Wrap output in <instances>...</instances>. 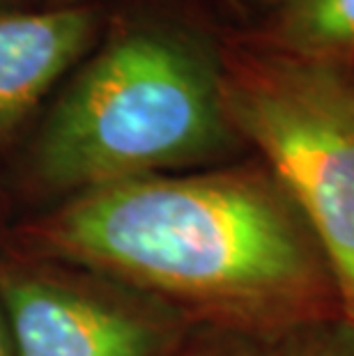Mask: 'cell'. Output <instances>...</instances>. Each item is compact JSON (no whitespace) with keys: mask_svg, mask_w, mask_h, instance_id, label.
Here are the masks:
<instances>
[{"mask_svg":"<svg viewBox=\"0 0 354 356\" xmlns=\"http://www.w3.org/2000/svg\"><path fill=\"white\" fill-rule=\"evenodd\" d=\"M223 106V53L172 21H136L81 67L37 136L35 172L60 191L159 175L237 143Z\"/></svg>","mask_w":354,"mask_h":356,"instance_id":"2","label":"cell"},{"mask_svg":"<svg viewBox=\"0 0 354 356\" xmlns=\"http://www.w3.org/2000/svg\"><path fill=\"white\" fill-rule=\"evenodd\" d=\"M99 12L88 3L0 12V143L92 47Z\"/></svg>","mask_w":354,"mask_h":356,"instance_id":"5","label":"cell"},{"mask_svg":"<svg viewBox=\"0 0 354 356\" xmlns=\"http://www.w3.org/2000/svg\"><path fill=\"white\" fill-rule=\"evenodd\" d=\"M278 356H354V324L341 315L299 327Z\"/></svg>","mask_w":354,"mask_h":356,"instance_id":"7","label":"cell"},{"mask_svg":"<svg viewBox=\"0 0 354 356\" xmlns=\"http://www.w3.org/2000/svg\"><path fill=\"white\" fill-rule=\"evenodd\" d=\"M0 356H14L12 336H10V327H7V317H5L3 304H0Z\"/></svg>","mask_w":354,"mask_h":356,"instance_id":"9","label":"cell"},{"mask_svg":"<svg viewBox=\"0 0 354 356\" xmlns=\"http://www.w3.org/2000/svg\"><path fill=\"white\" fill-rule=\"evenodd\" d=\"M262 3H267V5H269V7H274V5H276V3H278V0H262Z\"/></svg>","mask_w":354,"mask_h":356,"instance_id":"12","label":"cell"},{"mask_svg":"<svg viewBox=\"0 0 354 356\" xmlns=\"http://www.w3.org/2000/svg\"><path fill=\"white\" fill-rule=\"evenodd\" d=\"M258 47L301 58L354 63V0H278Z\"/></svg>","mask_w":354,"mask_h":356,"instance_id":"6","label":"cell"},{"mask_svg":"<svg viewBox=\"0 0 354 356\" xmlns=\"http://www.w3.org/2000/svg\"><path fill=\"white\" fill-rule=\"evenodd\" d=\"M189 356H278L274 347L262 343L258 338H223L216 343H209Z\"/></svg>","mask_w":354,"mask_h":356,"instance_id":"8","label":"cell"},{"mask_svg":"<svg viewBox=\"0 0 354 356\" xmlns=\"http://www.w3.org/2000/svg\"><path fill=\"white\" fill-rule=\"evenodd\" d=\"M14 3V0H0V12H5V10H10V5Z\"/></svg>","mask_w":354,"mask_h":356,"instance_id":"11","label":"cell"},{"mask_svg":"<svg viewBox=\"0 0 354 356\" xmlns=\"http://www.w3.org/2000/svg\"><path fill=\"white\" fill-rule=\"evenodd\" d=\"M88 0H51V7H65V5H83Z\"/></svg>","mask_w":354,"mask_h":356,"instance_id":"10","label":"cell"},{"mask_svg":"<svg viewBox=\"0 0 354 356\" xmlns=\"http://www.w3.org/2000/svg\"><path fill=\"white\" fill-rule=\"evenodd\" d=\"M223 106L304 216L354 324L352 65L265 47L223 53Z\"/></svg>","mask_w":354,"mask_h":356,"instance_id":"3","label":"cell"},{"mask_svg":"<svg viewBox=\"0 0 354 356\" xmlns=\"http://www.w3.org/2000/svg\"><path fill=\"white\" fill-rule=\"evenodd\" d=\"M14 356H163L177 340L168 317L35 271H0Z\"/></svg>","mask_w":354,"mask_h":356,"instance_id":"4","label":"cell"},{"mask_svg":"<svg viewBox=\"0 0 354 356\" xmlns=\"http://www.w3.org/2000/svg\"><path fill=\"white\" fill-rule=\"evenodd\" d=\"M35 232L49 253L253 333L341 310L318 241L265 165L86 188Z\"/></svg>","mask_w":354,"mask_h":356,"instance_id":"1","label":"cell"}]
</instances>
